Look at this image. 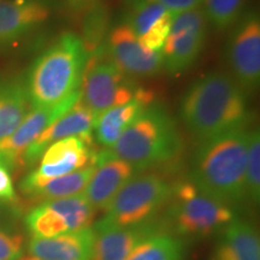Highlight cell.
I'll return each instance as SVG.
<instances>
[{
	"label": "cell",
	"mask_w": 260,
	"mask_h": 260,
	"mask_svg": "<svg viewBox=\"0 0 260 260\" xmlns=\"http://www.w3.org/2000/svg\"><path fill=\"white\" fill-rule=\"evenodd\" d=\"M96 211L83 193L44 203L31 210L25 224L32 237L51 239L70 232L90 228Z\"/></svg>",
	"instance_id": "cell-10"
},
{
	"label": "cell",
	"mask_w": 260,
	"mask_h": 260,
	"mask_svg": "<svg viewBox=\"0 0 260 260\" xmlns=\"http://www.w3.org/2000/svg\"><path fill=\"white\" fill-rule=\"evenodd\" d=\"M129 162L115 157L107 149L95 155V169L83 195L93 209L106 210L117 193L135 176Z\"/></svg>",
	"instance_id": "cell-16"
},
{
	"label": "cell",
	"mask_w": 260,
	"mask_h": 260,
	"mask_svg": "<svg viewBox=\"0 0 260 260\" xmlns=\"http://www.w3.org/2000/svg\"><path fill=\"white\" fill-rule=\"evenodd\" d=\"M171 195L172 187L158 175L134 176L106 207V214L100 223L134 226L152 222Z\"/></svg>",
	"instance_id": "cell-6"
},
{
	"label": "cell",
	"mask_w": 260,
	"mask_h": 260,
	"mask_svg": "<svg viewBox=\"0 0 260 260\" xmlns=\"http://www.w3.org/2000/svg\"><path fill=\"white\" fill-rule=\"evenodd\" d=\"M94 121L95 117L93 112L84 105L80 96V99L68 111L47 126L29 146L24 154V164H32L37 161L48 146L59 140L80 136L86 141L92 142Z\"/></svg>",
	"instance_id": "cell-17"
},
{
	"label": "cell",
	"mask_w": 260,
	"mask_h": 260,
	"mask_svg": "<svg viewBox=\"0 0 260 260\" xmlns=\"http://www.w3.org/2000/svg\"><path fill=\"white\" fill-rule=\"evenodd\" d=\"M93 232L90 260H126L142 242L162 230L152 220L134 226H116L99 222Z\"/></svg>",
	"instance_id": "cell-15"
},
{
	"label": "cell",
	"mask_w": 260,
	"mask_h": 260,
	"mask_svg": "<svg viewBox=\"0 0 260 260\" xmlns=\"http://www.w3.org/2000/svg\"><path fill=\"white\" fill-rule=\"evenodd\" d=\"M226 59L233 79L246 93L260 84V18L255 10L243 14L226 44Z\"/></svg>",
	"instance_id": "cell-9"
},
{
	"label": "cell",
	"mask_w": 260,
	"mask_h": 260,
	"mask_svg": "<svg viewBox=\"0 0 260 260\" xmlns=\"http://www.w3.org/2000/svg\"><path fill=\"white\" fill-rule=\"evenodd\" d=\"M50 10L39 0H0V48L44 24Z\"/></svg>",
	"instance_id": "cell-18"
},
{
	"label": "cell",
	"mask_w": 260,
	"mask_h": 260,
	"mask_svg": "<svg viewBox=\"0 0 260 260\" xmlns=\"http://www.w3.org/2000/svg\"><path fill=\"white\" fill-rule=\"evenodd\" d=\"M169 223L183 236H209L236 219L229 205L204 194L191 181L172 187Z\"/></svg>",
	"instance_id": "cell-5"
},
{
	"label": "cell",
	"mask_w": 260,
	"mask_h": 260,
	"mask_svg": "<svg viewBox=\"0 0 260 260\" xmlns=\"http://www.w3.org/2000/svg\"><path fill=\"white\" fill-rule=\"evenodd\" d=\"M104 47L110 59L126 76L151 77L162 69L161 51L145 50L123 21L110 29Z\"/></svg>",
	"instance_id": "cell-12"
},
{
	"label": "cell",
	"mask_w": 260,
	"mask_h": 260,
	"mask_svg": "<svg viewBox=\"0 0 260 260\" xmlns=\"http://www.w3.org/2000/svg\"><path fill=\"white\" fill-rule=\"evenodd\" d=\"M88 57L79 35L63 32L29 71L25 87L31 109L59 105L79 92Z\"/></svg>",
	"instance_id": "cell-3"
},
{
	"label": "cell",
	"mask_w": 260,
	"mask_h": 260,
	"mask_svg": "<svg viewBox=\"0 0 260 260\" xmlns=\"http://www.w3.org/2000/svg\"><path fill=\"white\" fill-rule=\"evenodd\" d=\"M80 90L59 105L31 109L18 128L0 141V162L9 170L24 165V154L35 139L80 99Z\"/></svg>",
	"instance_id": "cell-13"
},
{
	"label": "cell",
	"mask_w": 260,
	"mask_h": 260,
	"mask_svg": "<svg viewBox=\"0 0 260 260\" xmlns=\"http://www.w3.org/2000/svg\"><path fill=\"white\" fill-rule=\"evenodd\" d=\"M181 149L176 122L164 106L153 102L107 151L141 171L172 160Z\"/></svg>",
	"instance_id": "cell-4"
},
{
	"label": "cell",
	"mask_w": 260,
	"mask_h": 260,
	"mask_svg": "<svg viewBox=\"0 0 260 260\" xmlns=\"http://www.w3.org/2000/svg\"><path fill=\"white\" fill-rule=\"evenodd\" d=\"M67 3L73 10L82 11V10L89 9L90 6L96 4L98 0H67Z\"/></svg>",
	"instance_id": "cell-31"
},
{
	"label": "cell",
	"mask_w": 260,
	"mask_h": 260,
	"mask_svg": "<svg viewBox=\"0 0 260 260\" xmlns=\"http://www.w3.org/2000/svg\"><path fill=\"white\" fill-rule=\"evenodd\" d=\"M147 2L164 6L174 18L183 12L190 11L203 5V0H147Z\"/></svg>",
	"instance_id": "cell-29"
},
{
	"label": "cell",
	"mask_w": 260,
	"mask_h": 260,
	"mask_svg": "<svg viewBox=\"0 0 260 260\" xmlns=\"http://www.w3.org/2000/svg\"><path fill=\"white\" fill-rule=\"evenodd\" d=\"M90 145L92 142L80 136H71L51 144L41 154L39 168L22 181L21 190L94 164L95 154L90 149Z\"/></svg>",
	"instance_id": "cell-11"
},
{
	"label": "cell",
	"mask_w": 260,
	"mask_h": 260,
	"mask_svg": "<svg viewBox=\"0 0 260 260\" xmlns=\"http://www.w3.org/2000/svg\"><path fill=\"white\" fill-rule=\"evenodd\" d=\"M16 198L14 182L10 170L0 162V200L12 201Z\"/></svg>",
	"instance_id": "cell-30"
},
{
	"label": "cell",
	"mask_w": 260,
	"mask_h": 260,
	"mask_svg": "<svg viewBox=\"0 0 260 260\" xmlns=\"http://www.w3.org/2000/svg\"><path fill=\"white\" fill-rule=\"evenodd\" d=\"M180 118L198 142L245 129L249 118L246 92L230 74L211 71L184 92Z\"/></svg>",
	"instance_id": "cell-1"
},
{
	"label": "cell",
	"mask_w": 260,
	"mask_h": 260,
	"mask_svg": "<svg viewBox=\"0 0 260 260\" xmlns=\"http://www.w3.org/2000/svg\"><path fill=\"white\" fill-rule=\"evenodd\" d=\"M209 21L204 8L176 16L161 48L162 69L180 75L193 67L206 44Z\"/></svg>",
	"instance_id": "cell-8"
},
{
	"label": "cell",
	"mask_w": 260,
	"mask_h": 260,
	"mask_svg": "<svg viewBox=\"0 0 260 260\" xmlns=\"http://www.w3.org/2000/svg\"><path fill=\"white\" fill-rule=\"evenodd\" d=\"M247 0H203L207 21L218 30H225L245 12Z\"/></svg>",
	"instance_id": "cell-25"
},
{
	"label": "cell",
	"mask_w": 260,
	"mask_h": 260,
	"mask_svg": "<svg viewBox=\"0 0 260 260\" xmlns=\"http://www.w3.org/2000/svg\"><path fill=\"white\" fill-rule=\"evenodd\" d=\"M94 241L93 228L70 232L51 239L32 237L29 260H90Z\"/></svg>",
	"instance_id": "cell-19"
},
{
	"label": "cell",
	"mask_w": 260,
	"mask_h": 260,
	"mask_svg": "<svg viewBox=\"0 0 260 260\" xmlns=\"http://www.w3.org/2000/svg\"><path fill=\"white\" fill-rule=\"evenodd\" d=\"M183 255L180 240L161 232L142 242L126 260H183Z\"/></svg>",
	"instance_id": "cell-24"
},
{
	"label": "cell",
	"mask_w": 260,
	"mask_h": 260,
	"mask_svg": "<svg viewBox=\"0 0 260 260\" xmlns=\"http://www.w3.org/2000/svg\"><path fill=\"white\" fill-rule=\"evenodd\" d=\"M213 260H260V241L254 228L243 220H233L224 229Z\"/></svg>",
	"instance_id": "cell-21"
},
{
	"label": "cell",
	"mask_w": 260,
	"mask_h": 260,
	"mask_svg": "<svg viewBox=\"0 0 260 260\" xmlns=\"http://www.w3.org/2000/svg\"><path fill=\"white\" fill-rule=\"evenodd\" d=\"M107 19H109V15L103 5L96 3L87 9L83 24V37L81 39L88 54H92L104 45L103 38L106 32Z\"/></svg>",
	"instance_id": "cell-26"
},
{
	"label": "cell",
	"mask_w": 260,
	"mask_h": 260,
	"mask_svg": "<svg viewBox=\"0 0 260 260\" xmlns=\"http://www.w3.org/2000/svg\"><path fill=\"white\" fill-rule=\"evenodd\" d=\"M246 197L253 203L260 199V133L253 129L248 133V155L246 167Z\"/></svg>",
	"instance_id": "cell-27"
},
{
	"label": "cell",
	"mask_w": 260,
	"mask_h": 260,
	"mask_svg": "<svg viewBox=\"0 0 260 260\" xmlns=\"http://www.w3.org/2000/svg\"><path fill=\"white\" fill-rule=\"evenodd\" d=\"M248 133L239 129L199 142L190 172L198 189L229 206L246 197Z\"/></svg>",
	"instance_id": "cell-2"
},
{
	"label": "cell",
	"mask_w": 260,
	"mask_h": 260,
	"mask_svg": "<svg viewBox=\"0 0 260 260\" xmlns=\"http://www.w3.org/2000/svg\"><path fill=\"white\" fill-rule=\"evenodd\" d=\"M174 17L164 6L147 0H124L123 22L145 50L161 51Z\"/></svg>",
	"instance_id": "cell-14"
},
{
	"label": "cell",
	"mask_w": 260,
	"mask_h": 260,
	"mask_svg": "<svg viewBox=\"0 0 260 260\" xmlns=\"http://www.w3.org/2000/svg\"><path fill=\"white\" fill-rule=\"evenodd\" d=\"M139 89L110 59L104 45L89 54L80 93L81 100L95 118L107 110L130 102Z\"/></svg>",
	"instance_id": "cell-7"
},
{
	"label": "cell",
	"mask_w": 260,
	"mask_h": 260,
	"mask_svg": "<svg viewBox=\"0 0 260 260\" xmlns=\"http://www.w3.org/2000/svg\"><path fill=\"white\" fill-rule=\"evenodd\" d=\"M30 110L25 83L17 79L0 81V141L18 128Z\"/></svg>",
	"instance_id": "cell-22"
},
{
	"label": "cell",
	"mask_w": 260,
	"mask_h": 260,
	"mask_svg": "<svg viewBox=\"0 0 260 260\" xmlns=\"http://www.w3.org/2000/svg\"><path fill=\"white\" fill-rule=\"evenodd\" d=\"M152 103V94L148 90L140 88L130 102L107 110L94 121L93 130L98 141L106 148L112 147L136 117Z\"/></svg>",
	"instance_id": "cell-20"
},
{
	"label": "cell",
	"mask_w": 260,
	"mask_h": 260,
	"mask_svg": "<svg viewBox=\"0 0 260 260\" xmlns=\"http://www.w3.org/2000/svg\"><path fill=\"white\" fill-rule=\"evenodd\" d=\"M23 236L0 226V260H19L23 254Z\"/></svg>",
	"instance_id": "cell-28"
},
{
	"label": "cell",
	"mask_w": 260,
	"mask_h": 260,
	"mask_svg": "<svg viewBox=\"0 0 260 260\" xmlns=\"http://www.w3.org/2000/svg\"><path fill=\"white\" fill-rule=\"evenodd\" d=\"M94 169H95V162L71 174L35 184L23 190V193L44 201L63 199V198L82 194L92 177Z\"/></svg>",
	"instance_id": "cell-23"
}]
</instances>
